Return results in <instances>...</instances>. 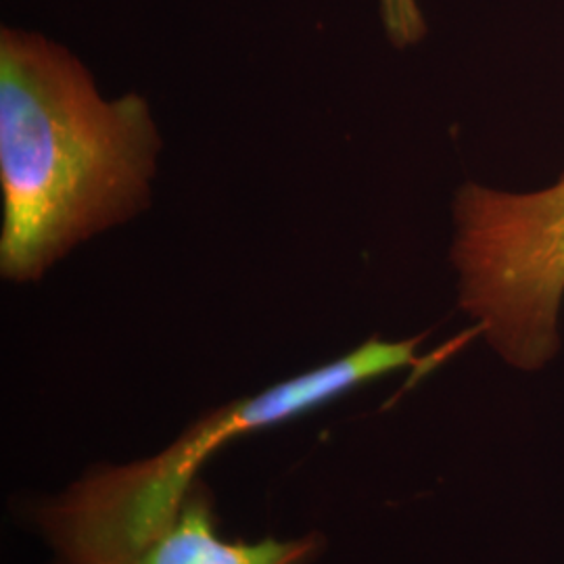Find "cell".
I'll return each mask as SVG.
<instances>
[{"instance_id":"6da1fadb","label":"cell","mask_w":564,"mask_h":564,"mask_svg":"<svg viewBox=\"0 0 564 564\" xmlns=\"http://www.w3.org/2000/svg\"><path fill=\"white\" fill-rule=\"evenodd\" d=\"M160 147L142 97L102 101L63 46L2 28V276L39 281L72 247L139 214Z\"/></svg>"},{"instance_id":"7a4b0ae2","label":"cell","mask_w":564,"mask_h":564,"mask_svg":"<svg viewBox=\"0 0 564 564\" xmlns=\"http://www.w3.org/2000/svg\"><path fill=\"white\" fill-rule=\"evenodd\" d=\"M423 339L372 337L333 362L207 412L151 458L93 468L39 510L57 564L132 563L174 523L203 463L223 445L302 416L384 375L405 368L426 372L442 362V354L419 356Z\"/></svg>"},{"instance_id":"3957f363","label":"cell","mask_w":564,"mask_h":564,"mask_svg":"<svg viewBox=\"0 0 564 564\" xmlns=\"http://www.w3.org/2000/svg\"><path fill=\"white\" fill-rule=\"evenodd\" d=\"M454 216L464 312L508 366L544 368L561 347L564 178L538 193L466 184Z\"/></svg>"},{"instance_id":"277c9868","label":"cell","mask_w":564,"mask_h":564,"mask_svg":"<svg viewBox=\"0 0 564 564\" xmlns=\"http://www.w3.org/2000/svg\"><path fill=\"white\" fill-rule=\"evenodd\" d=\"M321 547V535L260 542L223 540L212 496L203 485H195L174 523L130 564H307Z\"/></svg>"},{"instance_id":"5b68a950","label":"cell","mask_w":564,"mask_h":564,"mask_svg":"<svg viewBox=\"0 0 564 564\" xmlns=\"http://www.w3.org/2000/svg\"><path fill=\"white\" fill-rule=\"evenodd\" d=\"M384 30L395 46H408L426 34V23L416 0H381Z\"/></svg>"}]
</instances>
